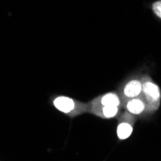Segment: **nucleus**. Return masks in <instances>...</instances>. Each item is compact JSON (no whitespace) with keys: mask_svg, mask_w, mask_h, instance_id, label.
Instances as JSON below:
<instances>
[{"mask_svg":"<svg viewBox=\"0 0 161 161\" xmlns=\"http://www.w3.org/2000/svg\"><path fill=\"white\" fill-rule=\"evenodd\" d=\"M51 104L55 109L69 118H75V117L88 113L87 102L80 101L68 96L59 95L53 97L51 98Z\"/></svg>","mask_w":161,"mask_h":161,"instance_id":"nucleus-1","label":"nucleus"},{"mask_svg":"<svg viewBox=\"0 0 161 161\" xmlns=\"http://www.w3.org/2000/svg\"><path fill=\"white\" fill-rule=\"evenodd\" d=\"M142 96L148 106V113H155L161 105V89L149 75H142Z\"/></svg>","mask_w":161,"mask_h":161,"instance_id":"nucleus-2","label":"nucleus"},{"mask_svg":"<svg viewBox=\"0 0 161 161\" xmlns=\"http://www.w3.org/2000/svg\"><path fill=\"white\" fill-rule=\"evenodd\" d=\"M118 94L122 100V107L125 102L142 95V81L141 75H133L126 78L118 88Z\"/></svg>","mask_w":161,"mask_h":161,"instance_id":"nucleus-3","label":"nucleus"},{"mask_svg":"<svg viewBox=\"0 0 161 161\" xmlns=\"http://www.w3.org/2000/svg\"><path fill=\"white\" fill-rule=\"evenodd\" d=\"M137 121V117L133 114L125 110L118 116V124H117L116 134L120 141L128 139L133 133L134 126Z\"/></svg>","mask_w":161,"mask_h":161,"instance_id":"nucleus-4","label":"nucleus"},{"mask_svg":"<svg viewBox=\"0 0 161 161\" xmlns=\"http://www.w3.org/2000/svg\"><path fill=\"white\" fill-rule=\"evenodd\" d=\"M121 106L115 105H101V104H88V113H90L100 119L109 120L118 118L122 112Z\"/></svg>","mask_w":161,"mask_h":161,"instance_id":"nucleus-5","label":"nucleus"},{"mask_svg":"<svg viewBox=\"0 0 161 161\" xmlns=\"http://www.w3.org/2000/svg\"><path fill=\"white\" fill-rule=\"evenodd\" d=\"M123 109L128 111L131 114L135 115L136 117L149 115L147 103H146V100L142 95L138 96L136 97L128 99L123 105Z\"/></svg>","mask_w":161,"mask_h":161,"instance_id":"nucleus-6","label":"nucleus"},{"mask_svg":"<svg viewBox=\"0 0 161 161\" xmlns=\"http://www.w3.org/2000/svg\"><path fill=\"white\" fill-rule=\"evenodd\" d=\"M88 104H101V105H115L122 107V100L118 92H108L101 94L90 101L87 102ZM123 108V107H122Z\"/></svg>","mask_w":161,"mask_h":161,"instance_id":"nucleus-7","label":"nucleus"},{"mask_svg":"<svg viewBox=\"0 0 161 161\" xmlns=\"http://www.w3.org/2000/svg\"><path fill=\"white\" fill-rule=\"evenodd\" d=\"M152 10L155 16L161 19V0H156L152 4Z\"/></svg>","mask_w":161,"mask_h":161,"instance_id":"nucleus-8","label":"nucleus"}]
</instances>
